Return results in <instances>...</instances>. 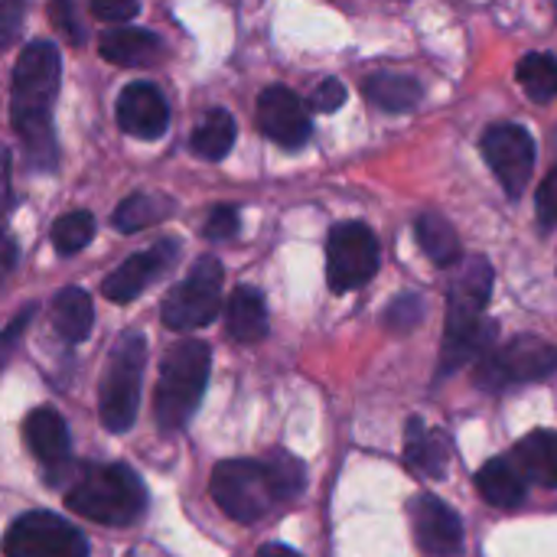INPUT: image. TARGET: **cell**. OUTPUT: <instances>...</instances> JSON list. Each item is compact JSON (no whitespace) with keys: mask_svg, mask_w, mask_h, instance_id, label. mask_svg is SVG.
Masks as SVG:
<instances>
[{"mask_svg":"<svg viewBox=\"0 0 557 557\" xmlns=\"http://www.w3.org/2000/svg\"><path fill=\"white\" fill-rule=\"evenodd\" d=\"M23 441L29 454L42 463L49 486H59L65 476H72V437L59 411L33 408L23 421Z\"/></svg>","mask_w":557,"mask_h":557,"instance_id":"5bb4252c","label":"cell"},{"mask_svg":"<svg viewBox=\"0 0 557 557\" xmlns=\"http://www.w3.org/2000/svg\"><path fill=\"white\" fill-rule=\"evenodd\" d=\"M421 320H424V300L418 294H401L385 310V326L395 333H411Z\"/></svg>","mask_w":557,"mask_h":557,"instance_id":"4dcf8cb0","label":"cell"},{"mask_svg":"<svg viewBox=\"0 0 557 557\" xmlns=\"http://www.w3.org/2000/svg\"><path fill=\"white\" fill-rule=\"evenodd\" d=\"M512 460L522 467L529 483L557 490V431H532L516 444Z\"/></svg>","mask_w":557,"mask_h":557,"instance_id":"603a6c76","label":"cell"},{"mask_svg":"<svg viewBox=\"0 0 557 557\" xmlns=\"http://www.w3.org/2000/svg\"><path fill=\"white\" fill-rule=\"evenodd\" d=\"M480 150L490 163V170L499 176L509 199H519L532 180L535 170V137L522 124H493L486 127Z\"/></svg>","mask_w":557,"mask_h":557,"instance_id":"30bf717a","label":"cell"},{"mask_svg":"<svg viewBox=\"0 0 557 557\" xmlns=\"http://www.w3.org/2000/svg\"><path fill=\"white\" fill-rule=\"evenodd\" d=\"M268 463H271L274 483H277V490H281V499H284V503H294V499L307 490V467H304L294 454H287V450H274V454L268 457Z\"/></svg>","mask_w":557,"mask_h":557,"instance_id":"f546056e","label":"cell"},{"mask_svg":"<svg viewBox=\"0 0 557 557\" xmlns=\"http://www.w3.org/2000/svg\"><path fill=\"white\" fill-rule=\"evenodd\" d=\"M496 336H499V323L483 317L473 326H460V330H444V346H441V366H437V379L454 375L457 369L470 366L473 359L480 362L486 352L496 349Z\"/></svg>","mask_w":557,"mask_h":557,"instance_id":"e0dca14e","label":"cell"},{"mask_svg":"<svg viewBox=\"0 0 557 557\" xmlns=\"http://www.w3.org/2000/svg\"><path fill=\"white\" fill-rule=\"evenodd\" d=\"M209 493H212L215 506L242 525H251V522L271 516V509L277 503H284L268 457L264 460H222V463H215L212 480H209Z\"/></svg>","mask_w":557,"mask_h":557,"instance_id":"5b68a950","label":"cell"},{"mask_svg":"<svg viewBox=\"0 0 557 557\" xmlns=\"http://www.w3.org/2000/svg\"><path fill=\"white\" fill-rule=\"evenodd\" d=\"M33 313H36V307H23V310L16 313V320H13V323L7 326V333H3V343H7V349H10V346L16 343L20 330H23V326H26V323L33 320Z\"/></svg>","mask_w":557,"mask_h":557,"instance_id":"d590c367","label":"cell"},{"mask_svg":"<svg viewBox=\"0 0 557 557\" xmlns=\"http://www.w3.org/2000/svg\"><path fill=\"white\" fill-rule=\"evenodd\" d=\"M519 85L525 88V95L539 104H548L557 98V59L552 52H529L519 69Z\"/></svg>","mask_w":557,"mask_h":557,"instance_id":"83f0119b","label":"cell"},{"mask_svg":"<svg viewBox=\"0 0 557 557\" xmlns=\"http://www.w3.org/2000/svg\"><path fill=\"white\" fill-rule=\"evenodd\" d=\"M235 137H238V127H235V117L225 111V108H212L193 131L189 137V150L199 157V160H209V163H219L228 157V150L235 147Z\"/></svg>","mask_w":557,"mask_h":557,"instance_id":"484cf974","label":"cell"},{"mask_svg":"<svg viewBox=\"0 0 557 557\" xmlns=\"http://www.w3.org/2000/svg\"><path fill=\"white\" fill-rule=\"evenodd\" d=\"M414 238L421 251L437 264V268H454L463 261V245L457 228L441 215V212H421L414 219Z\"/></svg>","mask_w":557,"mask_h":557,"instance_id":"d4e9b609","label":"cell"},{"mask_svg":"<svg viewBox=\"0 0 557 557\" xmlns=\"http://www.w3.org/2000/svg\"><path fill=\"white\" fill-rule=\"evenodd\" d=\"M95 326V307H91V297L82 290V287H62L55 297H52V330L62 343L69 346H78L88 339Z\"/></svg>","mask_w":557,"mask_h":557,"instance_id":"7402d4cb","label":"cell"},{"mask_svg":"<svg viewBox=\"0 0 557 557\" xmlns=\"http://www.w3.org/2000/svg\"><path fill=\"white\" fill-rule=\"evenodd\" d=\"M493 264L486 258H467L447 287V330L473 326L486 317V304L493 297Z\"/></svg>","mask_w":557,"mask_h":557,"instance_id":"9a60e30c","label":"cell"},{"mask_svg":"<svg viewBox=\"0 0 557 557\" xmlns=\"http://www.w3.org/2000/svg\"><path fill=\"white\" fill-rule=\"evenodd\" d=\"M225 330L235 343H261L268 336V304L258 287H235L225 304Z\"/></svg>","mask_w":557,"mask_h":557,"instance_id":"44dd1931","label":"cell"},{"mask_svg":"<svg viewBox=\"0 0 557 557\" xmlns=\"http://www.w3.org/2000/svg\"><path fill=\"white\" fill-rule=\"evenodd\" d=\"M91 16L101 23H131L140 13L137 0H91Z\"/></svg>","mask_w":557,"mask_h":557,"instance_id":"836d02e7","label":"cell"},{"mask_svg":"<svg viewBox=\"0 0 557 557\" xmlns=\"http://www.w3.org/2000/svg\"><path fill=\"white\" fill-rule=\"evenodd\" d=\"M3 555L7 557H88L85 535L65 522L55 512L36 509L20 516L7 539H3Z\"/></svg>","mask_w":557,"mask_h":557,"instance_id":"9c48e42d","label":"cell"},{"mask_svg":"<svg viewBox=\"0 0 557 557\" xmlns=\"http://www.w3.org/2000/svg\"><path fill=\"white\" fill-rule=\"evenodd\" d=\"M212 369V349L202 339H183L166 349L160 362V382L153 395V418L163 431H180L189 424L202 405Z\"/></svg>","mask_w":557,"mask_h":557,"instance_id":"3957f363","label":"cell"},{"mask_svg":"<svg viewBox=\"0 0 557 557\" xmlns=\"http://www.w3.org/2000/svg\"><path fill=\"white\" fill-rule=\"evenodd\" d=\"M98 52L114 62V65H127V69H144L153 65L163 52V42L157 33L140 29V26H114L101 36Z\"/></svg>","mask_w":557,"mask_h":557,"instance_id":"d6986e66","label":"cell"},{"mask_svg":"<svg viewBox=\"0 0 557 557\" xmlns=\"http://www.w3.org/2000/svg\"><path fill=\"white\" fill-rule=\"evenodd\" d=\"M346 98H349V91H346V85L339 82V78H323L317 88H313V95H310V108L317 111V114H336L343 104H346Z\"/></svg>","mask_w":557,"mask_h":557,"instance_id":"d6a6232c","label":"cell"},{"mask_svg":"<svg viewBox=\"0 0 557 557\" xmlns=\"http://www.w3.org/2000/svg\"><path fill=\"white\" fill-rule=\"evenodd\" d=\"M362 95L392 114H405L411 108H418L424 88L414 75H401V72H375L369 78H362Z\"/></svg>","mask_w":557,"mask_h":557,"instance_id":"cb8c5ba5","label":"cell"},{"mask_svg":"<svg viewBox=\"0 0 557 557\" xmlns=\"http://www.w3.org/2000/svg\"><path fill=\"white\" fill-rule=\"evenodd\" d=\"M476 490L496 509H519L529 496V480L512 457H496L480 467Z\"/></svg>","mask_w":557,"mask_h":557,"instance_id":"ffe728a7","label":"cell"},{"mask_svg":"<svg viewBox=\"0 0 557 557\" xmlns=\"http://www.w3.org/2000/svg\"><path fill=\"white\" fill-rule=\"evenodd\" d=\"M310 104L300 101L297 91L284 85H271L258 95V127L284 150H300L313 137Z\"/></svg>","mask_w":557,"mask_h":557,"instance_id":"8fae6325","label":"cell"},{"mask_svg":"<svg viewBox=\"0 0 557 557\" xmlns=\"http://www.w3.org/2000/svg\"><path fill=\"white\" fill-rule=\"evenodd\" d=\"M144 366H147V339L140 333H131V330L121 333L108 352L101 392H98L101 424L111 434H124L137 421Z\"/></svg>","mask_w":557,"mask_h":557,"instance_id":"277c9868","label":"cell"},{"mask_svg":"<svg viewBox=\"0 0 557 557\" xmlns=\"http://www.w3.org/2000/svg\"><path fill=\"white\" fill-rule=\"evenodd\" d=\"M3 261H7V271L16 264V245H13V238H7V258Z\"/></svg>","mask_w":557,"mask_h":557,"instance_id":"74e56055","label":"cell"},{"mask_svg":"<svg viewBox=\"0 0 557 557\" xmlns=\"http://www.w3.org/2000/svg\"><path fill=\"white\" fill-rule=\"evenodd\" d=\"M557 372V346L542 336H516L512 343L486 352L473 369V385L483 392H506L512 385L545 382Z\"/></svg>","mask_w":557,"mask_h":557,"instance_id":"8992f818","label":"cell"},{"mask_svg":"<svg viewBox=\"0 0 557 557\" xmlns=\"http://www.w3.org/2000/svg\"><path fill=\"white\" fill-rule=\"evenodd\" d=\"M379 271V238L366 222H339L326 238V281L333 294L369 284Z\"/></svg>","mask_w":557,"mask_h":557,"instance_id":"ba28073f","label":"cell"},{"mask_svg":"<svg viewBox=\"0 0 557 557\" xmlns=\"http://www.w3.org/2000/svg\"><path fill=\"white\" fill-rule=\"evenodd\" d=\"M222 277L225 274H222L219 258H212V255L196 258L189 274L176 287H170V294L163 297V307H160L163 326H170L176 333L209 326L222 307Z\"/></svg>","mask_w":557,"mask_h":557,"instance_id":"52a82bcc","label":"cell"},{"mask_svg":"<svg viewBox=\"0 0 557 557\" xmlns=\"http://www.w3.org/2000/svg\"><path fill=\"white\" fill-rule=\"evenodd\" d=\"M170 212H173V202H170L166 196H157V193H134V196H127V199L114 209L111 225H114L117 232H124V235H134V232H144V228H150V225L170 219Z\"/></svg>","mask_w":557,"mask_h":557,"instance_id":"4316f807","label":"cell"},{"mask_svg":"<svg viewBox=\"0 0 557 557\" xmlns=\"http://www.w3.org/2000/svg\"><path fill=\"white\" fill-rule=\"evenodd\" d=\"M62 55L49 39H33L13 62L10 75V124L23 144L26 166L36 173L55 170V134H52V101L59 91Z\"/></svg>","mask_w":557,"mask_h":557,"instance_id":"6da1fadb","label":"cell"},{"mask_svg":"<svg viewBox=\"0 0 557 557\" xmlns=\"http://www.w3.org/2000/svg\"><path fill=\"white\" fill-rule=\"evenodd\" d=\"M180 255V245L173 238H163L157 245H150L147 251H137L131 258H124L104 281H101V294L111 304H131L137 300L160 274H166L173 268Z\"/></svg>","mask_w":557,"mask_h":557,"instance_id":"4fadbf2b","label":"cell"},{"mask_svg":"<svg viewBox=\"0 0 557 557\" xmlns=\"http://www.w3.org/2000/svg\"><path fill=\"white\" fill-rule=\"evenodd\" d=\"M414 545L424 557H460L463 555V522L460 516L441 503L437 496H414L408 506Z\"/></svg>","mask_w":557,"mask_h":557,"instance_id":"7c38bea8","label":"cell"},{"mask_svg":"<svg viewBox=\"0 0 557 557\" xmlns=\"http://www.w3.org/2000/svg\"><path fill=\"white\" fill-rule=\"evenodd\" d=\"M255 557H300L294 548H287V545H264L261 552Z\"/></svg>","mask_w":557,"mask_h":557,"instance_id":"8d00e7d4","label":"cell"},{"mask_svg":"<svg viewBox=\"0 0 557 557\" xmlns=\"http://www.w3.org/2000/svg\"><path fill=\"white\" fill-rule=\"evenodd\" d=\"M91 238H95V215L85 212V209L65 212V215H59V219L52 222V248H55V255H62V258L78 255Z\"/></svg>","mask_w":557,"mask_h":557,"instance_id":"f1b7e54d","label":"cell"},{"mask_svg":"<svg viewBox=\"0 0 557 557\" xmlns=\"http://www.w3.org/2000/svg\"><path fill=\"white\" fill-rule=\"evenodd\" d=\"M405 457H408V467L418 470L421 476L444 480L447 476V460H450V444L437 428H428L424 418H408Z\"/></svg>","mask_w":557,"mask_h":557,"instance_id":"ac0fdd59","label":"cell"},{"mask_svg":"<svg viewBox=\"0 0 557 557\" xmlns=\"http://www.w3.org/2000/svg\"><path fill=\"white\" fill-rule=\"evenodd\" d=\"M238 225H242L238 206L222 202V206H215V209L209 212V219H206V225H202V238H209V242H225V238L238 235Z\"/></svg>","mask_w":557,"mask_h":557,"instance_id":"1f68e13d","label":"cell"},{"mask_svg":"<svg viewBox=\"0 0 557 557\" xmlns=\"http://www.w3.org/2000/svg\"><path fill=\"white\" fill-rule=\"evenodd\" d=\"M117 127L140 140H157L170 127V104L153 82H131L117 95Z\"/></svg>","mask_w":557,"mask_h":557,"instance_id":"2e32d148","label":"cell"},{"mask_svg":"<svg viewBox=\"0 0 557 557\" xmlns=\"http://www.w3.org/2000/svg\"><path fill=\"white\" fill-rule=\"evenodd\" d=\"M535 209H539V222L542 228H555L557 225V166L545 176V183L535 193Z\"/></svg>","mask_w":557,"mask_h":557,"instance_id":"e575fe53","label":"cell"},{"mask_svg":"<svg viewBox=\"0 0 557 557\" xmlns=\"http://www.w3.org/2000/svg\"><path fill=\"white\" fill-rule=\"evenodd\" d=\"M65 506L88 522L124 529L144 516L147 490L124 463H82L69 476Z\"/></svg>","mask_w":557,"mask_h":557,"instance_id":"7a4b0ae2","label":"cell"}]
</instances>
